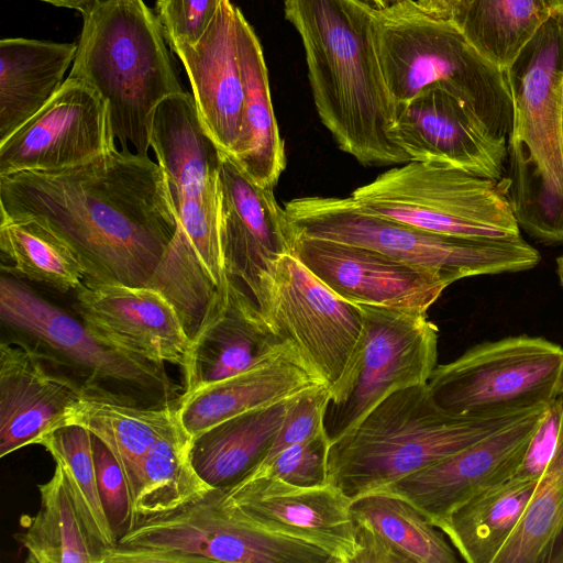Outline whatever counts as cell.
Segmentation results:
<instances>
[{
    "instance_id": "15",
    "label": "cell",
    "mask_w": 563,
    "mask_h": 563,
    "mask_svg": "<svg viewBox=\"0 0 563 563\" xmlns=\"http://www.w3.org/2000/svg\"><path fill=\"white\" fill-rule=\"evenodd\" d=\"M220 246L227 277L243 284L260 310L279 258L292 252V229L273 189L254 183L220 152Z\"/></svg>"
},
{
    "instance_id": "24",
    "label": "cell",
    "mask_w": 563,
    "mask_h": 563,
    "mask_svg": "<svg viewBox=\"0 0 563 563\" xmlns=\"http://www.w3.org/2000/svg\"><path fill=\"white\" fill-rule=\"evenodd\" d=\"M319 385L325 384L292 346L242 373L183 391L176 401V416L192 440L227 419L294 398Z\"/></svg>"
},
{
    "instance_id": "28",
    "label": "cell",
    "mask_w": 563,
    "mask_h": 563,
    "mask_svg": "<svg viewBox=\"0 0 563 563\" xmlns=\"http://www.w3.org/2000/svg\"><path fill=\"white\" fill-rule=\"evenodd\" d=\"M177 423L176 404L151 407L84 394L60 427L80 426L107 445L124 473L134 501L146 453Z\"/></svg>"
},
{
    "instance_id": "22",
    "label": "cell",
    "mask_w": 563,
    "mask_h": 563,
    "mask_svg": "<svg viewBox=\"0 0 563 563\" xmlns=\"http://www.w3.org/2000/svg\"><path fill=\"white\" fill-rule=\"evenodd\" d=\"M84 390L26 346L0 343V457L59 428Z\"/></svg>"
},
{
    "instance_id": "8",
    "label": "cell",
    "mask_w": 563,
    "mask_h": 563,
    "mask_svg": "<svg viewBox=\"0 0 563 563\" xmlns=\"http://www.w3.org/2000/svg\"><path fill=\"white\" fill-rule=\"evenodd\" d=\"M150 146L164 169L180 225L166 255L179 274L205 276L218 290L228 287L220 246V151L206 131L194 97L183 90L154 108Z\"/></svg>"
},
{
    "instance_id": "46",
    "label": "cell",
    "mask_w": 563,
    "mask_h": 563,
    "mask_svg": "<svg viewBox=\"0 0 563 563\" xmlns=\"http://www.w3.org/2000/svg\"><path fill=\"white\" fill-rule=\"evenodd\" d=\"M556 273H558L559 279L563 286V255H561L556 258Z\"/></svg>"
},
{
    "instance_id": "40",
    "label": "cell",
    "mask_w": 563,
    "mask_h": 563,
    "mask_svg": "<svg viewBox=\"0 0 563 563\" xmlns=\"http://www.w3.org/2000/svg\"><path fill=\"white\" fill-rule=\"evenodd\" d=\"M561 408L560 396L545 407L514 476L538 482L541 479L556 449Z\"/></svg>"
},
{
    "instance_id": "34",
    "label": "cell",
    "mask_w": 563,
    "mask_h": 563,
    "mask_svg": "<svg viewBox=\"0 0 563 563\" xmlns=\"http://www.w3.org/2000/svg\"><path fill=\"white\" fill-rule=\"evenodd\" d=\"M189 444L178 422L151 446L141 465L134 500L137 519L173 510L213 489L192 466Z\"/></svg>"
},
{
    "instance_id": "20",
    "label": "cell",
    "mask_w": 563,
    "mask_h": 563,
    "mask_svg": "<svg viewBox=\"0 0 563 563\" xmlns=\"http://www.w3.org/2000/svg\"><path fill=\"white\" fill-rule=\"evenodd\" d=\"M74 292L73 312L100 339L144 358L183 372L190 339L170 301L150 286L84 280Z\"/></svg>"
},
{
    "instance_id": "33",
    "label": "cell",
    "mask_w": 563,
    "mask_h": 563,
    "mask_svg": "<svg viewBox=\"0 0 563 563\" xmlns=\"http://www.w3.org/2000/svg\"><path fill=\"white\" fill-rule=\"evenodd\" d=\"M552 14L548 0H459L450 19L483 56L506 69Z\"/></svg>"
},
{
    "instance_id": "1",
    "label": "cell",
    "mask_w": 563,
    "mask_h": 563,
    "mask_svg": "<svg viewBox=\"0 0 563 563\" xmlns=\"http://www.w3.org/2000/svg\"><path fill=\"white\" fill-rule=\"evenodd\" d=\"M0 214L52 230L76 254L85 280L132 287L151 284L180 225L164 169L129 147L0 176Z\"/></svg>"
},
{
    "instance_id": "17",
    "label": "cell",
    "mask_w": 563,
    "mask_h": 563,
    "mask_svg": "<svg viewBox=\"0 0 563 563\" xmlns=\"http://www.w3.org/2000/svg\"><path fill=\"white\" fill-rule=\"evenodd\" d=\"M547 406L377 492L409 501L441 530L459 506L478 493L514 477Z\"/></svg>"
},
{
    "instance_id": "9",
    "label": "cell",
    "mask_w": 563,
    "mask_h": 563,
    "mask_svg": "<svg viewBox=\"0 0 563 563\" xmlns=\"http://www.w3.org/2000/svg\"><path fill=\"white\" fill-rule=\"evenodd\" d=\"M335 563L323 550L269 531L225 503L221 488L137 519L103 563Z\"/></svg>"
},
{
    "instance_id": "3",
    "label": "cell",
    "mask_w": 563,
    "mask_h": 563,
    "mask_svg": "<svg viewBox=\"0 0 563 563\" xmlns=\"http://www.w3.org/2000/svg\"><path fill=\"white\" fill-rule=\"evenodd\" d=\"M536 409L459 416L435 402L428 383L397 390L331 443L329 483L353 500L444 460Z\"/></svg>"
},
{
    "instance_id": "25",
    "label": "cell",
    "mask_w": 563,
    "mask_h": 563,
    "mask_svg": "<svg viewBox=\"0 0 563 563\" xmlns=\"http://www.w3.org/2000/svg\"><path fill=\"white\" fill-rule=\"evenodd\" d=\"M358 552L353 563H455L442 531L409 501L384 492L352 500Z\"/></svg>"
},
{
    "instance_id": "6",
    "label": "cell",
    "mask_w": 563,
    "mask_h": 563,
    "mask_svg": "<svg viewBox=\"0 0 563 563\" xmlns=\"http://www.w3.org/2000/svg\"><path fill=\"white\" fill-rule=\"evenodd\" d=\"M2 340L29 347L74 379L84 394L151 407L176 404L184 388L164 363L126 352L92 333L73 312L22 279L1 273Z\"/></svg>"
},
{
    "instance_id": "41",
    "label": "cell",
    "mask_w": 563,
    "mask_h": 563,
    "mask_svg": "<svg viewBox=\"0 0 563 563\" xmlns=\"http://www.w3.org/2000/svg\"><path fill=\"white\" fill-rule=\"evenodd\" d=\"M457 1L459 0H415V3L429 15L450 19Z\"/></svg>"
},
{
    "instance_id": "45",
    "label": "cell",
    "mask_w": 563,
    "mask_h": 563,
    "mask_svg": "<svg viewBox=\"0 0 563 563\" xmlns=\"http://www.w3.org/2000/svg\"><path fill=\"white\" fill-rule=\"evenodd\" d=\"M554 14L563 18V0H548Z\"/></svg>"
},
{
    "instance_id": "12",
    "label": "cell",
    "mask_w": 563,
    "mask_h": 563,
    "mask_svg": "<svg viewBox=\"0 0 563 563\" xmlns=\"http://www.w3.org/2000/svg\"><path fill=\"white\" fill-rule=\"evenodd\" d=\"M355 305L362 330L343 378L330 391L324 423L331 443L390 394L427 384L437 366L439 330L427 313Z\"/></svg>"
},
{
    "instance_id": "2",
    "label": "cell",
    "mask_w": 563,
    "mask_h": 563,
    "mask_svg": "<svg viewBox=\"0 0 563 563\" xmlns=\"http://www.w3.org/2000/svg\"><path fill=\"white\" fill-rule=\"evenodd\" d=\"M298 32L318 115L338 146L367 166L410 157L390 136L397 111L376 37L377 8L366 0H284Z\"/></svg>"
},
{
    "instance_id": "5",
    "label": "cell",
    "mask_w": 563,
    "mask_h": 563,
    "mask_svg": "<svg viewBox=\"0 0 563 563\" xmlns=\"http://www.w3.org/2000/svg\"><path fill=\"white\" fill-rule=\"evenodd\" d=\"M377 48L395 101L430 86L460 100L494 137L507 141L512 100L506 71L483 56L451 19L429 15L415 0L377 9Z\"/></svg>"
},
{
    "instance_id": "38",
    "label": "cell",
    "mask_w": 563,
    "mask_h": 563,
    "mask_svg": "<svg viewBox=\"0 0 563 563\" xmlns=\"http://www.w3.org/2000/svg\"><path fill=\"white\" fill-rule=\"evenodd\" d=\"M329 401L330 390L327 385L316 386L295 397L274 442L258 465L269 461L286 448L327 430L324 419Z\"/></svg>"
},
{
    "instance_id": "36",
    "label": "cell",
    "mask_w": 563,
    "mask_h": 563,
    "mask_svg": "<svg viewBox=\"0 0 563 563\" xmlns=\"http://www.w3.org/2000/svg\"><path fill=\"white\" fill-rule=\"evenodd\" d=\"M330 446L331 440L324 430L280 451L269 461L252 470L240 482L269 475L301 487L325 485L329 483Z\"/></svg>"
},
{
    "instance_id": "26",
    "label": "cell",
    "mask_w": 563,
    "mask_h": 563,
    "mask_svg": "<svg viewBox=\"0 0 563 563\" xmlns=\"http://www.w3.org/2000/svg\"><path fill=\"white\" fill-rule=\"evenodd\" d=\"M236 33L244 99L239 136L229 155L254 183L273 189L286 167L285 146L260 40L238 7Z\"/></svg>"
},
{
    "instance_id": "35",
    "label": "cell",
    "mask_w": 563,
    "mask_h": 563,
    "mask_svg": "<svg viewBox=\"0 0 563 563\" xmlns=\"http://www.w3.org/2000/svg\"><path fill=\"white\" fill-rule=\"evenodd\" d=\"M38 444L44 446L55 464L62 467L93 538L106 551L113 548L117 539L99 494L92 434L80 426L67 424L45 434Z\"/></svg>"
},
{
    "instance_id": "44",
    "label": "cell",
    "mask_w": 563,
    "mask_h": 563,
    "mask_svg": "<svg viewBox=\"0 0 563 563\" xmlns=\"http://www.w3.org/2000/svg\"><path fill=\"white\" fill-rule=\"evenodd\" d=\"M372 3L377 9L387 8L394 3L402 2V1H411V0H366Z\"/></svg>"
},
{
    "instance_id": "39",
    "label": "cell",
    "mask_w": 563,
    "mask_h": 563,
    "mask_svg": "<svg viewBox=\"0 0 563 563\" xmlns=\"http://www.w3.org/2000/svg\"><path fill=\"white\" fill-rule=\"evenodd\" d=\"M222 0H156L155 13L168 45L197 42Z\"/></svg>"
},
{
    "instance_id": "47",
    "label": "cell",
    "mask_w": 563,
    "mask_h": 563,
    "mask_svg": "<svg viewBox=\"0 0 563 563\" xmlns=\"http://www.w3.org/2000/svg\"><path fill=\"white\" fill-rule=\"evenodd\" d=\"M561 136H562V147H563V96H562V106H561Z\"/></svg>"
},
{
    "instance_id": "42",
    "label": "cell",
    "mask_w": 563,
    "mask_h": 563,
    "mask_svg": "<svg viewBox=\"0 0 563 563\" xmlns=\"http://www.w3.org/2000/svg\"><path fill=\"white\" fill-rule=\"evenodd\" d=\"M561 397V424H560V432H559V439L556 449L554 452V455L543 475H561L563 476V388L562 393L560 395Z\"/></svg>"
},
{
    "instance_id": "31",
    "label": "cell",
    "mask_w": 563,
    "mask_h": 563,
    "mask_svg": "<svg viewBox=\"0 0 563 563\" xmlns=\"http://www.w3.org/2000/svg\"><path fill=\"white\" fill-rule=\"evenodd\" d=\"M538 483L514 476L489 487L459 506L441 531L467 563H494Z\"/></svg>"
},
{
    "instance_id": "14",
    "label": "cell",
    "mask_w": 563,
    "mask_h": 563,
    "mask_svg": "<svg viewBox=\"0 0 563 563\" xmlns=\"http://www.w3.org/2000/svg\"><path fill=\"white\" fill-rule=\"evenodd\" d=\"M110 109L88 84L67 77L56 95L0 142V176L55 170L117 148Z\"/></svg>"
},
{
    "instance_id": "30",
    "label": "cell",
    "mask_w": 563,
    "mask_h": 563,
    "mask_svg": "<svg viewBox=\"0 0 563 563\" xmlns=\"http://www.w3.org/2000/svg\"><path fill=\"white\" fill-rule=\"evenodd\" d=\"M36 515L22 517L24 530L14 539L26 551L27 563H103L106 549L93 538L78 508L62 467L37 486Z\"/></svg>"
},
{
    "instance_id": "13",
    "label": "cell",
    "mask_w": 563,
    "mask_h": 563,
    "mask_svg": "<svg viewBox=\"0 0 563 563\" xmlns=\"http://www.w3.org/2000/svg\"><path fill=\"white\" fill-rule=\"evenodd\" d=\"M261 312L332 391L343 378L361 334L358 307L332 291L291 252L277 262Z\"/></svg>"
},
{
    "instance_id": "11",
    "label": "cell",
    "mask_w": 563,
    "mask_h": 563,
    "mask_svg": "<svg viewBox=\"0 0 563 563\" xmlns=\"http://www.w3.org/2000/svg\"><path fill=\"white\" fill-rule=\"evenodd\" d=\"M428 386L442 409L459 416L532 410L562 393L563 347L529 335L483 342L437 365Z\"/></svg>"
},
{
    "instance_id": "7",
    "label": "cell",
    "mask_w": 563,
    "mask_h": 563,
    "mask_svg": "<svg viewBox=\"0 0 563 563\" xmlns=\"http://www.w3.org/2000/svg\"><path fill=\"white\" fill-rule=\"evenodd\" d=\"M284 209L295 232L368 247L441 274L451 283L472 276L528 271L541 260L540 253L521 235H443L367 211L350 196L295 198Z\"/></svg>"
},
{
    "instance_id": "18",
    "label": "cell",
    "mask_w": 563,
    "mask_h": 563,
    "mask_svg": "<svg viewBox=\"0 0 563 563\" xmlns=\"http://www.w3.org/2000/svg\"><path fill=\"white\" fill-rule=\"evenodd\" d=\"M221 490L253 522L318 547L335 563H353L358 552L352 499L331 483L301 487L266 475Z\"/></svg>"
},
{
    "instance_id": "10",
    "label": "cell",
    "mask_w": 563,
    "mask_h": 563,
    "mask_svg": "<svg viewBox=\"0 0 563 563\" xmlns=\"http://www.w3.org/2000/svg\"><path fill=\"white\" fill-rule=\"evenodd\" d=\"M350 197L367 211L459 238L520 235L508 178L410 161L388 169Z\"/></svg>"
},
{
    "instance_id": "19",
    "label": "cell",
    "mask_w": 563,
    "mask_h": 563,
    "mask_svg": "<svg viewBox=\"0 0 563 563\" xmlns=\"http://www.w3.org/2000/svg\"><path fill=\"white\" fill-rule=\"evenodd\" d=\"M390 136L410 161L494 180L507 177V141L494 137L460 100L435 86L397 103Z\"/></svg>"
},
{
    "instance_id": "23",
    "label": "cell",
    "mask_w": 563,
    "mask_h": 563,
    "mask_svg": "<svg viewBox=\"0 0 563 563\" xmlns=\"http://www.w3.org/2000/svg\"><path fill=\"white\" fill-rule=\"evenodd\" d=\"M188 75L200 120L214 145L229 154L239 136L244 99L238 53L236 7L222 0L202 36L170 45Z\"/></svg>"
},
{
    "instance_id": "27",
    "label": "cell",
    "mask_w": 563,
    "mask_h": 563,
    "mask_svg": "<svg viewBox=\"0 0 563 563\" xmlns=\"http://www.w3.org/2000/svg\"><path fill=\"white\" fill-rule=\"evenodd\" d=\"M76 51V43L24 37L0 41V142L56 95Z\"/></svg>"
},
{
    "instance_id": "4",
    "label": "cell",
    "mask_w": 563,
    "mask_h": 563,
    "mask_svg": "<svg viewBox=\"0 0 563 563\" xmlns=\"http://www.w3.org/2000/svg\"><path fill=\"white\" fill-rule=\"evenodd\" d=\"M82 14L68 77L108 102L121 147L147 155L150 121L165 97L180 92L159 20L143 0H101Z\"/></svg>"
},
{
    "instance_id": "43",
    "label": "cell",
    "mask_w": 563,
    "mask_h": 563,
    "mask_svg": "<svg viewBox=\"0 0 563 563\" xmlns=\"http://www.w3.org/2000/svg\"><path fill=\"white\" fill-rule=\"evenodd\" d=\"M59 8L76 10L80 13L87 11L90 7L101 0H40Z\"/></svg>"
},
{
    "instance_id": "32",
    "label": "cell",
    "mask_w": 563,
    "mask_h": 563,
    "mask_svg": "<svg viewBox=\"0 0 563 563\" xmlns=\"http://www.w3.org/2000/svg\"><path fill=\"white\" fill-rule=\"evenodd\" d=\"M1 273L58 294L75 291L85 280L69 245L31 218L0 217Z\"/></svg>"
},
{
    "instance_id": "21",
    "label": "cell",
    "mask_w": 563,
    "mask_h": 563,
    "mask_svg": "<svg viewBox=\"0 0 563 563\" xmlns=\"http://www.w3.org/2000/svg\"><path fill=\"white\" fill-rule=\"evenodd\" d=\"M294 344L280 338L253 298L228 277L217 290L190 340L184 391L233 376L262 364Z\"/></svg>"
},
{
    "instance_id": "16",
    "label": "cell",
    "mask_w": 563,
    "mask_h": 563,
    "mask_svg": "<svg viewBox=\"0 0 563 563\" xmlns=\"http://www.w3.org/2000/svg\"><path fill=\"white\" fill-rule=\"evenodd\" d=\"M292 254L343 299L427 313L452 283L375 250L308 236L292 230Z\"/></svg>"
},
{
    "instance_id": "37",
    "label": "cell",
    "mask_w": 563,
    "mask_h": 563,
    "mask_svg": "<svg viewBox=\"0 0 563 563\" xmlns=\"http://www.w3.org/2000/svg\"><path fill=\"white\" fill-rule=\"evenodd\" d=\"M92 451L101 503L118 542L136 523L134 501L119 463L107 445L93 434Z\"/></svg>"
},
{
    "instance_id": "29",
    "label": "cell",
    "mask_w": 563,
    "mask_h": 563,
    "mask_svg": "<svg viewBox=\"0 0 563 563\" xmlns=\"http://www.w3.org/2000/svg\"><path fill=\"white\" fill-rule=\"evenodd\" d=\"M294 398L227 419L190 440L198 475L213 488L242 481L264 459Z\"/></svg>"
}]
</instances>
